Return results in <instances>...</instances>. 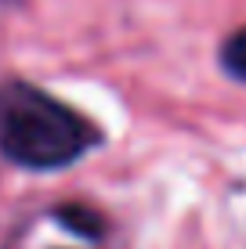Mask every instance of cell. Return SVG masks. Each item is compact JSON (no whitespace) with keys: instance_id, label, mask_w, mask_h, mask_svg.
<instances>
[{"instance_id":"6da1fadb","label":"cell","mask_w":246,"mask_h":249,"mask_svg":"<svg viewBox=\"0 0 246 249\" xmlns=\"http://www.w3.org/2000/svg\"><path fill=\"white\" fill-rule=\"evenodd\" d=\"M98 144L87 116L55 94L11 80L0 83V152L25 170H62Z\"/></svg>"},{"instance_id":"7a4b0ae2","label":"cell","mask_w":246,"mask_h":249,"mask_svg":"<svg viewBox=\"0 0 246 249\" xmlns=\"http://www.w3.org/2000/svg\"><path fill=\"white\" fill-rule=\"evenodd\" d=\"M55 217L62 220V228H69V231H76V235H83V238H98L101 235V217L91 210V206H62Z\"/></svg>"},{"instance_id":"3957f363","label":"cell","mask_w":246,"mask_h":249,"mask_svg":"<svg viewBox=\"0 0 246 249\" xmlns=\"http://www.w3.org/2000/svg\"><path fill=\"white\" fill-rule=\"evenodd\" d=\"M221 65L228 69V76L246 83V29H235L221 47Z\"/></svg>"}]
</instances>
